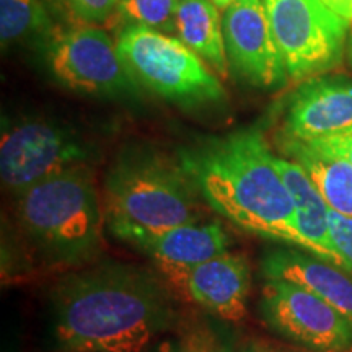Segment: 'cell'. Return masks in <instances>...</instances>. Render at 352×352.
I'll list each match as a JSON object with an SVG mask.
<instances>
[{
	"instance_id": "6da1fadb",
	"label": "cell",
	"mask_w": 352,
	"mask_h": 352,
	"mask_svg": "<svg viewBox=\"0 0 352 352\" xmlns=\"http://www.w3.org/2000/svg\"><path fill=\"white\" fill-rule=\"evenodd\" d=\"M50 303L60 352H144L178 320L160 277L118 261L69 271L51 287Z\"/></svg>"
},
{
	"instance_id": "7a4b0ae2",
	"label": "cell",
	"mask_w": 352,
	"mask_h": 352,
	"mask_svg": "<svg viewBox=\"0 0 352 352\" xmlns=\"http://www.w3.org/2000/svg\"><path fill=\"white\" fill-rule=\"evenodd\" d=\"M178 160L202 201L233 226L308 252L296 206L261 131L201 140L182 148Z\"/></svg>"
},
{
	"instance_id": "3957f363",
	"label": "cell",
	"mask_w": 352,
	"mask_h": 352,
	"mask_svg": "<svg viewBox=\"0 0 352 352\" xmlns=\"http://www.w3.org/2000/svg\"><path fill=\"white\" fill-rule=\"evenodd\" d=\"M15 197L20 230L46 267L74 271L103 253L107 217L90 168L56 175Z\"/></svg>"
},
{
	"instance_id": "277c9868",
	"label": "cell",
	"mask_w": 352,
	"mask_h": 352,
	"mask_svg": "<svg viewBox=\"0 0 352 352\" xmlns=\"http://www.w3.org/2000/svg\"><path fill=\"white\" fill-rule=\"evenodd\" d=\"M199 191L179 160L152 148L122 152L104 179L103 208L114 236L201 222Z\"/></svg>"
},
{
	"instance_id": "5b68a950",
	"label": "cell",
	"mask_w": 352,
	"mask_h": 352,
	"mask_svg": "<svg viewBox=\"0 0 352 352\" xmlns=\"http://www.w3.org/2000/svg\"><path fill=\"white\" fill-rule=\"evenodd\" d=\"M116 47L135 80L179 107H202L226 96L204 59L179 38L127 25L116 39Z\"/></svg>"
},
{
	"instance_id": "8992f818",
	"label": "cell",
	"mask_w": 352,
	"mask_h": 352,
	"mask_svg": "<svg viewBox=\"0 0 352 352\" xmlns=\"http://www.w3.org/2000/svg\"><path fill=\"white\" fill-rule=\"evenodd\" d=\"M263 2L289 77L308 80L341 63L349 23L321 0Z\"/></svg>"
},
{
	"instance_id": "52a82bcc",
	"label": "cell",
	"mask_w": 352,
	"mask_h": 352,
	"mask_svg": "<svg viewBox=\"0 0 352 352\" xmlns=\"http://www.w3.org/2000/svg\"><path fill=\"white\" fill-rule=\"evenodd\" d=\"M94 147L77 132L51 121L26 120L2 131L0 176L19 195L52 176L77 168H90Z\"/></svg>"
},
{
	"instance_id": "ba28073f",
	"label": "cell",
	"mask_w": 352,
	"mask_h": 352,
	"mask_svg": "<svg viewBox=\"0 0 352 352\" xmlns=\"http://www.w3.org/2000/svg\"><path fill=\"white\" fill-rule=\"evenodd\" d=\"M264 327L315 352H352V327L336 308L290 280H264L259 296Z\"/></svg>"
},
{
	"instance_id": "9c48e42d",
	"label": "cell",
	"mask_w": 352,
	"mask_h": 352,
	"mask_svg": "<svg viewBox=\"0 0 352 352\" xmlns=\"http://www.w3.org/2000/svg\"><path fill=\"white\" fill-rule=\"evenodd\" d=\"M47 63L63 85L78 94L118 96L135 90V78L107 32L82 25L57 33Z\"/></svg>"
},
{
	"instance_id": "30bf717a",
	"label": "cell",
	"mask_w": 352,
	"mask_h": 352,
	"mask_svg": "<svg viewBox=\"0 0 352 352\" xmlns=\"http://www.w3.org/2000/svg\"><path fill=\"white\" fill-rule=\"evenodd\" d=\"M230 67L258 87H274L289 76L263 0H235L222 19Z\"/></svg>"
},
{
	"instance_id": "8fae6325",
	"label": "cell",
	"mask_w": 352,
	"mask_h": 352,
	"mask_svg": "<svg viewBox=\"0 0 352 352\" xmlns=\"http://www.w3.org/2000/svg\"><path fill=\"white\" fill-rule=\"evenodd\" d=\"M192 303L222 321H240L248 311L252 266L245 254L227 252L188 270L164 271Z\"/></svg>"
},
{
	"instance_id": "7c38bea8",
	"label": "cell",
	"mask_w": 352,
	"mask_h": 352,
	"mask_svg": "<svg viewBox=\"0 0 352 352\" xmlns=\"http://www.w3.org/2000/svg\"><path fill=\"white\" fill-rule=\"evenodd\" d=\"M352 129V80L346 77L308 78L289 101L283 135L315 142Z\"/></svg>"
},
{
	"instance_id": "4fadbf2b",
	"label": "cell",
	"mask_w": 352,
	"mask_h": 352,
	"mask_svg": "<svg viewBox=\"0 0 352 352\" xmlns=\"http://www.w3.org/2000/svg\"><path fill=\"white\" fill-rule=\"evenodd\" d=\"M118 240L153 259L162 272L188 270L230 248V236L219 222L186 223L160 232L134 230L122 233Z\"/></svg>"
},
{
	"instance_id": "5bb4252c",
	"label": "cell",
	"mask_w": 352,
	"mask_h": 352,
	"mask_svg": "<svg viewBox=\"0 0 352 352\" xmlns=\"http://www.w3.org/2000/svg\"><path fill=\"white\" fill-rule=\"evenodd\" d=\"M264 280L283 279L305 287L336 308L352 327V274L296 246L267 250L259 263Z\"/></svg>"
},
{
	"instance_id": "9a60e30c",
	"label": "cell",
	"mask_w": 352,
	"mask_h": 352,
	"mask_svg": "<svg viewBox=\"0 0 352 352\" xmlns=\"http://www.w3.org/2000/svg\"><path fill=\"white\" fill-rule=\"evenodd\" d=\"M276 165L296 206L298 230L307 241L308 252L349 272V266L336 252V246L333 243L329 206L321 196L311 176L302 165L287 158L276 157Z\"/></svg>"
},
{
	"instance_id": "2e32d148",
	"label": "cell",
	"mask_w": 352,
	"mask_h": 352,
	"mask_svg": "<svg viewBox=\"0 0 352 352\" xmlns=\"http://www.w3.org/2000/svg\"><path fill=\"white\" fill-rule=\"evenodd\" d=\"M175 32L220 77H227L230 64L219 7L212 0H179L175 13Z\"/></svg>"
},
{
	"instance_id": "e0dca14e",
	"label": "cell",
	"mask_w": 352,
	"mask_h": 352,
	"mask_svg": "<svg viewBox=\"0 0 352 352\" xmlns=\"http://www.w3.org/2000/svg\"><path fill=\"white\" fill-rule=\"evenodd\" d=\"M280 148L285 155L302 165L311 176L321 196L334 212L352 219V166L341 158L328 155L300 140L280 138Z\"/></svg>"
},
{
	"instance_id": "ac0fdd59",
	"label": "cell",
	"mask_w": 352,
	"mask_h": 352,
	"mask_svg": "<svg viewBox=\"0 0 352 352\" xmlns=\"http://www.w3.org/2000/svg\"><path fill=\"white\" fill-rule=\"evenodd\" d=\"M232 331L217 321L199 318L182 324L157 352H240Z\"/></svg>"
},
{
	"instance_id": "d6986e66",
	"label": "cell",
	"mask_w": 352,
	"mask_h": 352,
	"mask_svg": "<svg viewBox=\"0 0 352 352\" xmlns=\"http://www.w3.org/2000/svg\"><path fill=\"white\" fill-rule=\"evenodd\" d=\"M44 0H0L2 47L38 33L47 25Z\"/></svg>"
},
{
	"instance_id": "ffe728a7",
	"label": "cell",
	"mask_w": 352,
	"mask_h": 352,
	"mask_svg": "<svg viewBox=\"0 0 352 352\" xmlns=\"http://www.w3.org/2000/svg\"><path fill=\"white\" fill-rule=\"evenodd\" d=\"M178 3L179 0H120L116 15L132 26L173 32Z\"/></svg>"
},
{
	"instance_id": "44dd1931",
	"label": "cell",
	"mask_w": 352,
	"mask_h": 352,
	"mask_svg": "<svg viewBox=\"0 0 352 352\" xmlns=\"http://www.w3.org/2000/svg\"><path fill=\"white\" fill-rule=\"evenodd\" d=\"M67 10L85 25L107 23L118 13L120 0H63Z\"/></svg>"
},
{
	"instance_id": "7402d4cb",
	"label": "cell",
	"mask_w": 352,
	"mask_h": 352,
	"mask_svg": "<svg viewBox=\"0 0 352 352\" xmlns=\"http://www.w3.org/2000/svg\"><path fill=\"white\" fill-rule=\"evenodd\" d=\"M329 228L336 252L347 263L352 274V219L329 209Z\"/></svg>"
},
{
	"instance_id": "603a6c76",
	"label": "cell",
	"mask_w": 352,
	"mask_h": 352,
	"mask_svg": "<svg viewBox=\"0 0 352 352\" xmlns=\"http://www.w3.org/2000/svg\"><path fill=\"white\" fill-rule=\"evenodd\" d=\"M307 144L311 145L316 151L341 158V160H344L346 164L352 166V129Z\"/></svg>"
},
{
	"instance_id": "cb8c5ba5",
	"label": "cell",
	"mask_w": 352,
	"mask_h": 352,
	"mask_svg": "<svg viewBox=\"0 0 352 352\" xmlns=\"http://www.w3.org/2000/svg\"><path fill=\"white\" fill-rule=\"evenodd\" d=\"M321 2L342 16L347 23H352V0H321Z\"/></svg>"
},
{
	"instance_id": "d4e9b609",
	"label": "cell",
	"mask_w": 352,
	"mask_h": 352,
	"mask_svg": "<svg viewBox=\"0 0 352 352\" xmlns=\"http://www.w3.org/2000/svg\"><path fill=\"white\" fill-rule=\"evenodd\" d=\"M240 352H283V349H276V347L264 344L261 341H248L241 346Z\"/></svg>"
},
{
	"instance_id": "484cf974",
	"label": "cell",
	"mask_w": 352,
	"mask_h": 352,
	"mask_svg": "<svg viewBox=\"0 0 352 352\" xmlns=\"http://www.w3.org/2000/svg\"><path fill=\"white\" fill-rule=\"evenodd\" d=\"M212 2L215 3V6H217L219 8H228L232 6L233 2H235V0H212Z\"/></svg>"
},
{
	"instance_id": "4316f807",
	"label": "cell",
	"mask_w": 352,
	"mask_h": 352,
	"mask_svg": "<svg viewBox=\"0 0 352 352\" xmlns=\"http://www.w3.org/2000/svg\"><path fill=\"white\" fill-rule=\"evenodd\" d=\"M351 54H352V43H351Z\"/></svg>"
},
{
	"instance_id": "83f0119b",
	"label": "cell",
	"mask_w": 352,
	"mask_h": 352,
	"mask_svg": "<svg viewBox=\"0 0 352 352\" xmlns=\"http://www.w3.org/2000/svg\"><path fill=\"white\" fill-rule=\"evenodd\" d=\"M283 352H285V351H283Z\"/></svg>"
}]
</instances>
